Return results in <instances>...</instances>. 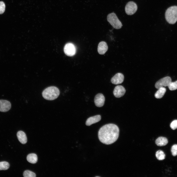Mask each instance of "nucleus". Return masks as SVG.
Masks as SVG:
<instances>
[{
    "mask_svg": "<svg viewBox=\"0 0 177 177\" xmlns=\"http://www.w3.org/2000/svg\"><path fill=\"white\" fill-rule=\"evenodd\" d=\"M119 129L113 124L104 125L99 129L98 136L100 141L103 144L110 145L115 142L118 138Z\"/></svg>",
    "mask_w": 177,
    "mask_h": 177,
    "instance_id": "nucleus-1",
    "label": "nucleus"
},
{
    "mask_svg": "<svg viewBox=\"0 0 177 177\" xmlns=\"http://www.w3.org/2000/svg\"><path fill=\"white\" fill-rule=\"evenodd\" d=\"M60 91L59 89L55 86L49 87L43 91L42 95L45 99L49 100H54L59 95Z\"/></svg>",
    "mask_w": 177,
    "mask_h": 177,
    "instance_id": "nucleus-2",
    "label": "nucleus"
},
{
    "mask_svg": "<svg viewBox=\"0 0 177 177\" xmlns=\"http://www.w3.org/2000/svg\"><path fill=\"white\" fill-rule=\"evenodd\" d=\"M165 16L169 23H175L177 21V6H173L168 8L165 12Z\"/></svg>",
    "mask_w": 177,
    "mask_h": 177,
    "instance_id": "nucleus-3",
    "label": "nucleus"
},
{
    "mask_svg": "<svg viewBox=\"0 0 177 177\" xmlns=\"http://www.w3.org/2000/svg\"><path fill=\"white\" fill-rule=\"evenodd\" d=\"M107 21L115 29H120L122 26V23L119 20L116 14L114 13H110L107 16Z\"/></svg>",
    "mask_w": 177,
    "mask_h": 177,
    "instance_id": "nucleus-4",
    "label": "nucleus"
},
{
    "mask_svg": "<svg viewBox=\"0 0 177 177\" xmlns=\"http://www.w3.org/2000/svg\"><path fill=\"white\" fill-rule=\"evenodd\" d=\"M137 9V6L136 3L133 1L128 2L126 5L125 8V12L128 15H131L134 14Z\"/></svg>",
    "mask_w": 177,
    "mask_h": 177,
    "instance_id": "nucleus-5",
    "label": "nucleus"
},
{
    "mask_svg": "<svg viewBox=\"0 0 177 177\" xmlns=\"http://www.w3.org/2000/svg\"><path fill=\"white\" fill-rule=\"evenodd\" d=\"M64 50L65 54L67 56H72L76 52V49L74 45L71 43H68L65 45Z\"/></svg>",
    "mask_w": 177,
    "mask_h": 177,
    "instance_id": "nucleus-6",
    "label": "nucleus"
},
{
    "mask_svg": "<svg viewBox=\"0 0 177 177\" xmlns=\"http://www.w3.org/2000/svg\"><path fill=\"white\" fill-rule=\"evenodd\" d=\"M171 82L170 77L167 76L163 78L158 81L155 83V87L157 89L163 87L168 86Z\"/></svg>",
    "mask_w": 177,
    "mask_h": 177,
    "instance_id": "nucleus-7",
    "label": "nucleus"
},
{
    "mask_svg": "<svg viewBox=\"0 0 177 177\" xmlns=\"http://www.w3.org/2000/svg\"><path fill=\"white\" fill-rule=\"evenodd\" d=\"M105 98L103 95L101 93L97 94L95 96L94 102L96 106L98 107L103 106L104 104Z\"/></svg>",
    "mask_w": 177,
    "mask_h": 177,
    "instance_id": "nucleus-8",
    "label": "nucleus"
},
{
    "mask_svg": "<svg viewBox=\"0 0 177 177\" xmlns=\"http://www.w3.org/2000/svg\"><path fill=\"white\" fill-rule=\"evenodd\" d=\"M11 104L9 101L5 100H0V111L5 112L10 110Z\"/></svg>",
    "mask_w": 177,
    "mask_h": 177,
    "instance_id": "nucleus-9",
    "label": "nucleus"
},
{
    "mask_svg": "<svg viewBox=\"0 0 177 177\" xmlns=\"http://www.w3.org/2000/svg\"><path fill=\"white\" fill-rule=\"evenodd\" d=\"M125 89L123 86L118 85L115 87L113 93L116 97L119 98L123 96L125 94Z\"/></svg>",
    "mask_w": 177,
    "mask_h": 177,
    "instance_id": "nucleus-10",
    "label": "nucleus"
},
{
    "mask_svg": "<svg viewBox=\"0 0 177 177\" xmlns=\"http://www.w3.org/2000/svg\"><path fill=\"white\" fill-rule=\"evenodd\" d=\"M124 78V77L122 74L120 73H118L111 78V80L112 84L117 85L122 83Z\"/></svg>",
    "mask_w": 177,
    "mask_h": 177,
    "instance_id": "nucleus-11",
    "label": "nucleus"
},
{
    "mask_svg": "<svg viewBox=\"0 0 177 177\" xmlns=\"http://www.w3.org/2000/svg\"><path fill=\"white\" fill-rule=\"evenodd\" d=\"M108 49V46L106 43L104 41H102L99 43L98 47V51L101 55L104 54Z\"/></svg>",
    "mask_w": 177,
    "mask_h": 177,
    "instance_id": "nucleus-12",
    "label": "nucleus"
},
{
    "mask_svg": "<svg viewBox=\"0 0 177 177\" xmlns=\"http://www.w3.org/2000/svg\"><path fill=\"white\" fill-rule=\"evenodd\" d=\"M101 119V116L97 115L90 117L88 118L86 121V124L87 126H90L91 124L98 122Z\"/></svg>",
    "mask_w": 177,
    "mask_h": 177,
    "instance_id": "nucleus-13",
    "label": "nucleus"
},
{
    "mask_svg": "<svg viewBox=\"0 0 177 177\" xmlns=\"http://www.w3.org/2000/svg\"><path fill=\"white\" fill-rule=\"evenodd\" d=\"M17 138L22 144H26L27 142V137L25 133L22 131H18L17 134Z\"/></svg>",
    "mask_w": 177,
    "mask_h": 177,
    "instance_id": "nucleus-14",
    "label": "nucleus"
},
{
    "mask_svg": "<svg viewBox=\"0 0 177 177\" xmlns=\"http://www.w3.org/2000/svg\"><path fill=\"white\" fill-rule=\"evenodd\" d=\"M155 143L158 146H162L166 145L168 143L167 139L165 137H160L155 141Z\"/></svg>",
    "mask_w": 177,
    "mask_h": 177,
    "instance_id": "nucleus-15",
    "label": "nucleus"
},
{
    "mask_svg": "<svg viewBox=\"0 0 177 177\" xmlns=\"http://www.w3.org/2000/svg\"><path fill=\"white\" fill-rule=\"evenodd\" d=\"M27 159L29 162L33 164L36 163L38 160L37 155L33 153L28 154L27 156Z\"/></svg>",
    "mask_w": 177,
    "mask_h": 177,
    "instance_id": "nucleus-16",
    "label": "nucleus"
},
{
    "mask_svg": "<svg viewBox=\"0 0 177 177\" xmlns=\"http://www.w3.org/2000/svg\"><path fill=\"white\" fill-rule=\"evenodd\" d=\"M166 91V89L164 87L159 88L155 94V97L157 99L162 98L165 94Z\"/></svg>",
    "mask_w": 177,
    "mask_h": 177,
    "instance_id": "nucleus-17",
    "label": "nucleus"
},
{
    "mask_svg": "<svg viewBox=\"0 0 177 177\" xmlns=\"http://www.w3.org/2000/svg\"><path fill=\"white\" fill-rule=\"evenodd\" d=\"M156 156L157 159L159 160H162L165 159V155L163 152L161 150H159L156 153Z\"/></svg>",
    "mask_w": 177,
    "mask_h": 177,
    "instance_id": "nucleus-18",
    "label": "nucleus"
},
{
    "mask_svg": "<svg viewBox=\"0 0 177 177\" xmlns=\"http://www.w3.org/2000/svg\"><path fill=\"white\" fill-rule=\"evenodd\" d=\"M9 164L7 162L3 161L0 162V170H6L9 167Z\"/></svg>",
    "mask_w": 177,
    "mask_h": 177,
    "instance_id": "nucleus-19",
    "label": "nucleus"
},
{
    "mask_svg": "<svg viewBox=\"0 0 177 177\" xmlns=\"http://www.w3.org/2000/svg\"><path fill=\"white\" fill-rule=\"evenodd\" d=\"M23 176L24 177H35L36 176L34 173L29 170L25 171L23 173Z\"/></svg>",
    "mask_w": 177,
    "mask_h": 177,
    "instance_id": "nucleus-20",
    "label": "nucleus"
},
{
    "mask_svg": "<svg viewBox=\"0 0 177 177\" xmlns=\"http://www.w3.org/2000/svg\"><path fill=\"white\" fill-rule=\"evenodd\" d=\"M169 89L171 90H175L177 89V80L172 82H171L168 86Z\"/></svg>",
    "mask_w": 177,
    "mask_h": 177,
    "instance_id": "nucleus-21",
    "label": "nucleus"
},
{
    "mask_svg": "<svg viewBox=\"0 0 177 177\" xmlns=\"http://www.w3.org/2000/svg\"><path fill=\"white\" fill-rule=\"evenodd\" d=\"M171 151L173 156H176L177 155V144H175L172 146Z\"/></svg>",
    "mask_w": 177,
    "mask_h": 177,
    "instance_id": "nucleus-22",
    "label": "nucleus"
},
{
    "mask_svg": "<svg viewBox=\"0 0 177 177\" xmlns=\"http://www.w3.org/2000/svg\"><path fill=\"white\" fill-rule=\"evenodd\" d=\"M5 7L4 3L2 1H0V14L3 13L5 10Z\"/></svg>",
    "mask_w": 177,
    "mask_h": 177,
    "instance_id": "nucleus-23",
    "label": "nucleus"
},
{
    "mask_svg": "<svg viewBox=\"0 0 177 177\" xmlns=\"http://www.w3.org/2000/svg\"><path fill=\"white\" fill-rule=\"evenodd\" d=\"M170 127L173 130H175L177 128V120H175L173 121L170 124Z\"/></svg>",
    "mask_w": 177,
    "mask_h": 177,
    "instance_id": "nucleus-24",
    "label": "nucleus"
}]
</instances>
